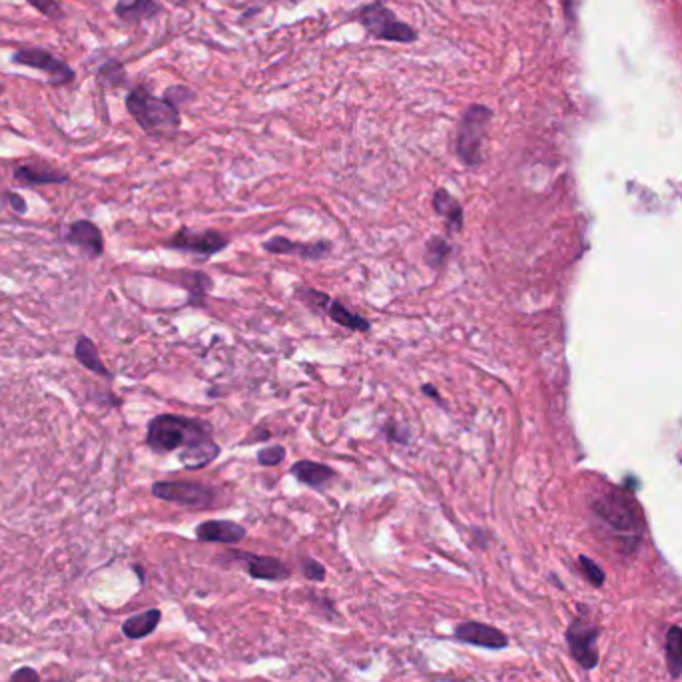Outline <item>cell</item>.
Returning <instances> with one entry per match:
<instances>
[{"mask_svg": "<svg viewBox=\"0 0 682 682\" xmlns=\"http://www.w3.org/2000/svg\"><path fill=\"white\" fill-rule=\"evenodd\" d=\"M597 533L623 554H633L639 549L644 519L641 505L631 491L621 487H607L590 505Z\"/></svg>", "mask_w": 682, "mask_h": 682, "instance_id": "1", "label": "cell"}, {"mask_svg": "<svg viewBox=\"0 0 682 682\" xmlns=\"http://www.w3.org/2000/svg\"><path fill=\"white\" fill-rule=\"evenodd\" d=\"M212 425L204 420L164 413L148 423L146 445L154 453H172L212 439Z\"/></svg>", "mask_w": 682, "mask_h": 682, "instance_id": "2", "label": "cell"}, {"mask_svg": "<svg viewBox=\"0 0 682 682\" xmlns=\"http://www.w3.org/2000/svg\"><path fill=\"white\" fill-rule=\"evenodd\" d=\"M126 111L140 128L152 136L176 132L182 124L180 108L164 96H154L146 86H134L126 96Z\"/></svg>", "mask_w": 682, "mask_h": 682, "instance_id": "3", "label": "cell"}, {"mask_svg": "<svg viewBox=\"0 0 682 682\" xmlns=\"http://www.w3.org/2000/svg\"><path fill=\"white\" fill-rule=\"evenodd\" d=\"M493 120V111L485 104H471L463 112L455 128L453 152L465 168H477L483 164V142Z\"/></svg>", "mask_w": 682, "mask_h": 682, "instance_id": "4", "label": "cell"}, {"mask_svg": "<svg viewBox=\"0 0 682 682\" xmlns=\"http://www.w3.org/2000/svg\"><path fill=\"white\" fill-rule=\"evenodd\" d=\"M353 21L359 22L366 34L371 36L374 40L413 44L420 39V32L409 22L402 21V18L391 11L385 3H381V0L359 6L358 11L353 13Z\"/></svg>", "mask_w": 682, "mask_h": 682, "instance_id": "5", "label": "cell"}, {"mask_svg": "<svg viewBox=\"0 0 682 682\" xmlns=\"http://www.w3.org/2000/svg\"><path fill=\"white\" fill-rule=\"evenodd\" d=\"M152 495L160 501L180 507L206 509L214 503L216 491L204 483H194V481H156L152 485Z\"/></svg>", "mask_w": 682, "mask_h": 682, "instance_id": "6", "label": "cell"}, {"mask_svg": "<svg viewBox=\"0 0 682 682\" xmlns=\"http://www.w3.org/2000/svg\"><path fill=\"white\" fill-rule=\"evenodd\" d=\"M164 245L170 250L192 253V256L208 260L214 258L216 253L224 252L227 245H230V240H227L226 234L217 230H192V227H182V230L172 235L168 242H164Z\"/></svg>", "mask_w": 682, "mask_h": 682, "instance_id": "7", "label": "cell"}, {"mask_svg": "<svg viewBox=\"0 0 682 682\" xmlns=\"http://www.w3.org/2000/svg\"><path fill=\"white\" fill-rule=\"evenodd\" d=\"M296 296L302 299L306 306H312L314 309H322V312L330 317L333 323L345 327V330L369 332V327H371L369 320H366V317L359 314H353L348 306L340 302V299L330 297L327 294L320 292V289L297 288Z\"/></svg>", "mask_w": 682, "mask_h": 682, "instance_id": "8", "label": "cell"}, {"mask_svg": "<svg viewBox=\"0 0 682 682\" xmlns=\"http://www.w3.org/2000/svg\"><path fill=\"white\" fill-rule=\"evenodd\" d=\"M11 60H13V65L29 66V68L44 72V75H49L52 86L70 84V82L76 78V72L72 70L65 60L54 57L50 50L40 49V47L16 50L11 57Z\"/></svg>", "mask_w": 682, "mask_h": 682, "instance_id": "9", "label": "cell"}, {"mask_svg": "<svg viewBox=\"0 0 682 682\" xmlns=\"http://www.w3.org/2000/svg\"><path fill=\"white\" fill-rule=\"evenodd\" d=\"M598 631L585 618H575L567 629V642L571 654L583 669H593L598 660L597 654Z\"/></svg>", "mask_w": 682, "mask_h": 682, "instance_id": "10", "label": "cell"}, {"mask_svg": "<svg viewBox=\"0 0 682 682\" xmlns=\"http://www.w3.org/2000/svg\"><path fill=\"white\" fill-rule=\"evenodd\" d=\"M453 639L463 644H471V647L487 651H501L509 647V636L503 631L479 621H463L455 624Z\"/></svg>", "mask_w": 682, "mask_h": 682, "instance_id": "11", "label": "cell"}, {"mask_svg": "<svg viewBox=\"0 0 682 682\" xmlns=\"http://www.w3.org/2000/svg\"><path fill=\"white\" fill-rule=\"evenodd\" d=\"M268 253L276 256H297L304 261H317L323 260L332 252L330 242H296L284 238V235H274L261 244Z\"/></svg>", "mask_w": 682, "mask_h": 682, "instance_id": "12", "label": "cell"}, {"mask_svg": "<svg viewBox=\"0 0 682 682\" xmlns=\"http://www.w3.org/2000/svg\"><path fill=\"white\" fill-rule=\"evenodd\" d=\"M232 557L242 561L248 575L256 580H286L289 579L288 565L284 561L270 554H253V553H232Z\"/></svg>", "mask_w": 682, "mask_h": 682, "instance_id": "13", "label": "cell"}, {"mask_svg": "<svg viewBox=\"0 0 682 682\" xmlns=\"http://www.w3.org/2000/svg\"><path fill=\"white\" fill-rule=\"evenodd\" d=\"M65 242L76 245L88 258H100L104 253V235L90 220L72 222L65 232Z\"/></svg>", "mask_w": 682, "mask_h": 682, "instance_id": "14", "label": "cell"}, {"mask_svg": "<svg viewBox=\"0 0 682 682\" xmlns=\"http://www.w3.org/2000/svg\"><path fill=\"white\" fill-rule=\"evenodd\" d=\"M194 533L198 541L220 545H240L245 539V535H248L244 525L227 519H212L199 523Z\"/></svg>", "mask_w": 682, "mask_h": 682, "instance_id": "15", "label": "cell"}, {"mask_svg": "<svg viewBox=\"0 0 682 682\" xmlns=\"http://www.w3.org/2000/svg\"><path fill=\"white\" fill-rule=\"evenodd\" d=\"M14 180L22 186H50V184H65L70 180L66 172L57 170L52 166H42V164H21L13 172Z\"/></svg>", "mask_w": 682, "mask_h": 682, "instance_id": "16", "label": "cell"}, {"mask_svg": "<svg viewBox=\"0 0 682 682\" xmlns=\"http://www.w3.org/2000/svg\"><path fill=\"white\" fill-rule=\"evenodd\" d=\"M292 475L306 487L323 489L330 485L335 477H338V473H335L330 465H323V463L304 459V461L294 463Z\"/></svg>", "mask_w": 682, "mask_h": 682, "instance_id": "17", "label": "cell"}, {"mask_svg": "<svg viewBox=\"0 0 682 682\" xmlns=\"http://www.w3.org/2000/svg\"><path fill=\"white\" fill-rule=\"evenodd\" d=\"M433 210L438 216H441L447 222L449 232L459 234L465 224V216H463V206L457 198H455L449 190L438 188L433 194Z\"/></svg>", "mask_w": 682, "mask_h": 682, "instance_id": "18", "label": "cell"}, {"mask_svg": "<svg viewBox=\"0 0 682 682\" xmlns=\"http://www.w3.org/2000/svg\"><path fill=\"white\" fill-rule=\"evenodd\" d=\"M114 13L122 22L138 24L156 18L162 13V4L158 0H118Z\"/></svg>", "mask_w": 682, "mask_h": 682, "instance_id": "19", "label": "cell"}, {"mask_svg": "<svg viewBox=\"0 0 682 682\" xmlns=\"http://www.w3.org/2000/svg\"><path fill=\"white\" fill-rule=\"evenodd\" d=\"M160 621H162L160 608H148V611L126 618V621L122 623V634L126 636V639H132V641L146 639V636H150L158 629Z\"/></svg>", "mask_w": 682, "mask_h": 682, "instance_id": "20", "label": "cell"}, {"mask_svg": "<svg viewBox=\"0 0 682 682\" xmlns=\"http://www.w3.org/2000/svg\"><path fill=\"white\" fill-rule=\"evenodd\" d=\"M75 358H76V361L84 369L93 371V374H98L100 377L112 379V374L104 366L102 358H100V351L96 348V343L93 340H90V338H86V335H78V338H76Z\"/></svg>", "mask_w": 682, "mask_h": 682, "instance_id": "21", "label": "cell"}, {"mask_svg": "<svg viewBox=\"0 0 682 682\" xmlns=\"http://www.w3.org/2000/svg\"><path fill=\"white\" fill-rule=\"evenodd\" d=\"M220 455V445H217L214 439H206L198 445H192V447L182 449L180 453V463L190 471L196 469H204L210 465V463Z\"/></svg>", "mask_w": 682, "mask_h": 682, "instance_id": "22", "label": "cell"}, {"mask_svg": "<svg viewBox=\"0 0 682 682\" xmlns=\"http://www.w3.org/2000/svg\"><path fill=\"white\" fill-rule=\"evenodd\" d=\"M451 253H453V245L449 244V240H445L443 235H433V238L425 244L423 258L427 261V266L433 270H439L447 263Z\"/></svg>", "mask_w": 682, "mask_h": 682, "instance_id": "23", "label": "cell"}, {"mask_svg": "<svg viewBox=\"0 0 682 682\" xmlns=\"http://www.w3.org/2000/svg\"><path fill=\"white\" fill-rule=\"evenodd\" d=\"M667 665L670 675L678 678L682 675V629L672 626L667 634Z\"/></svg>", "mask_w": 682, "mask_h": 682, "instance_id": "24", "label": "cell"}, {"mask_svg": "<svg viewBox=\"0 0 682 682\" xmlns=\"http://www.w3.org/2000/svg\"><path fill=\"white\" fill-rule=\"evenodd\" d=\"M186 276L190 279L180 281V284H184L188 288L190 302L202 306L204 304V297L208 294V289L212 288V279L208 278L206 274H202V271H186Z\"/></svg>", "mask_w": 682, "mask_h": 682, "instance_id": "25", "label": "cell"}, {"mask_svg": "<svg viewBox=\"0 0 682 682\" xmlns=\"http://www.w3.org/2000/svg\"><path fill=\"white\" fill-rule=\"evenodd\" d=\"M98 82L104 86H124L126 84V72L122 62L108 60L102 66L98 68Z\"/></svg>", "mask_w": 682, "mask_h": 682, "instance_id": "26", "label": "cell"}, {"mask_svg": "<svg viewBox=\"0 0 682 682\" xmlns=\"http://www.w3.org/2000/svg\"><path fill=\"white\" fill-rule=\"evenodd\" d=\"M286 459V449L281 445H271L258 451V463L263 467H276Z\"/></svg>", "mask_w": 682, "mask_h": 682, "instance_id": "27", "label": "cell"}, {"mask_svg": "<svg viewBox=\"0 0 682 682\" xmlns=\"http://www.w3.org/2000/svg\"><path fill=\"white\" fill-rule=\"evenodd\" d=\"M26 3H29L34 11H39L47 18H52V21H60V18L65 16V11H62L58 0H26Z\"/></svg>", "mask_w": 682, "mask_h": 682, "instance_id": "28", "label": "cell"}, {"mask_svg": "<svg viewBox=\"0 0 682 682\" xmlns=\"http://www.w3.org/2000/svg\"><path fill=\"white\" fill-rule=\"evenodd\" d=\"M302 572H304V577H306V579L314 580V583H323V580H325V575H327V572H325V567L322 565V562H317V561L312 559V557L302 559Z\"/></svg>", "mask_w": 682, "mask_h": 682, "instance_id": "29", "label": "cell"}, {"mask_svg": "<svg viewBox=\"0 0 682 682\" xmlns=\"http://www.w3.org/2000/svg\"><path fill=\"white\" fill-rule=\"evenodd\" d=\"M579 565H580V569H583L585 577L590 580V583H593L595 587H601L603 585L605 572L601 571V567H598L595 561H590L589 557H580L579 559Z\"/></svg>", "mask_w": 682, "mask_h": 682, "instance_id": "30", "label": "cell"}, {"mask_svg": "<svg viewBox=\"0 0 682 682\" xmlns=\"http://www.w3.org/2000/svg\"><path fill=\"white\" fill-rule=\"evenodd\" d=\"M384 435L394 443H402V445L409 443V430L405 425H399L395 421H387L384 425Z\"/></svg>", "mask_w": 682, "mask_h": 682, "instance_id": "31", "label": "cell"}, {"mask_svg": "<svg viewBox=\"0 0 682 682\" xmlns=\"http://www.w3.org/2000/svg\"><path fill=\"white\" fill-rule=\"evenodd\" d=\"M166 96L172 104H176L180 108V104L184 102H190V100H194V93L186 86H172L166 90Z\"/></svg>", "mask_w": 682, "mask_h": 682, "instance_id": "32", "label": "cell"}, {"mask_svg": "<svg viewBox=\"0 0 682 682\" xmlns=\"http://www.w3.org/2000/svg\"><path fill=\"white\" fill-rule=\"evenodd\" d=\"M11 682H42L40 675L32 667H21L11 677Z\"/></svg>", "mask_w": 682, "mask_h": 682, "instance_id": "33", "label": "cell"}, {"mask_svg": "<svg viewBox=\"0 0 682 682\" xmlns=\"http://www.w3.org/2000/svg\"><path fill=\"white\" fill-rule=\"evenodd\" d=\"M6 202L16 214H26V210H29V206H26L24 198L16 192H6Z\"/></svg>", "mask_w": 682, "mask_h": 682, "instance_id": "34", "label": "cell"}, {"mask_svg": "<svg viewBox=\"0 0 682 682\" xmlns=\"http://www.w3.org/2000/svg\"><path fill=\"white\" fill-rule=\"evenodd\" d=\"M421 394H423V395H427V397H431V399H433V402H441L439 389H435V385H431V384H425V385L421 387Z\"/></svg>", "mask_w": 682, "mask_h": 682, "instance_id": "35", "label": "cell"}, {"mask_svg": "<svg viewBox=\"0 0 682 682\" xmlns=\"http://www.w3.org/2000/svg\"><path fill=\"white\" fill-rule=\"evenodd\" d=\"M136 571H138V577H140V580H144V571L140 569V567H134Z\"/></svg>", "mask_w": 682, "mask_h": 682, "instance_id": "36", "label": "cell"}, {"mask_svg": "<svg viewBox=\"0 0 682 682\" xmlns=\"http://www.w3.org/2000/svg\"><path fill=\"white\" fill-rule=\"evenodd\" d=\"M4 90H6V88H4V84H0V96H3V94H4Z\"/></svg>", "mask_w": 682, "mask_h": 682, "instance_id": "37", "label": "cell"}]
</instances>
